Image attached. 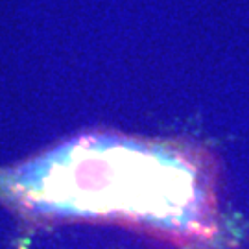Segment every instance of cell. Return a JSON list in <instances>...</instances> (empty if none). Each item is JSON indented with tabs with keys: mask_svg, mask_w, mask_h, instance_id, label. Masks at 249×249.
I'll list each match as a JSON object with an SVG mask.
<instances>
[{
	"mask_svg": "<svg viewBox=\"0 0 249 249\" xmlns=\"http://www.w3.org/2000/svg\"><path fill=\"white\" fill-rule=\"evenodd\" d=\"M17 190L39 207L74 213H131L197 222L203 199L196 174L162 153L122 144H76L24 172Z\"/></svg>",
	"mask_w": 249,
	"mask_h": 249,
	"instance_id": "6da1fadb",
	"label": "cell"
}]
</instances>
